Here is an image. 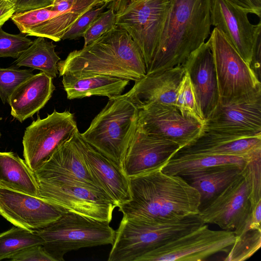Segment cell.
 Instances as JSON below:
<instances>
[{
	"label": "cell",
	"mask_w": 261,
	"mask_h": 261,
	"mask_svg": "<svg viewBox=\"0 0 261 261\" xmlns=\"http://www.w3.org/2000/svg\"><path fill=\"white\" fill-rule=\"evenodd\" d=\"M38 197L67 212L110 223L116 205L103 192L68 180L37 181Z\"/></svg>",
	"instance_id": "cell-10"
},
{
	"label": "cell",
	"mask_w": 261,
	"mask_h": 261,
	"mask_svg": "<svg viewBox=\"0 0 261 261\" xmlns=\"http://www.w3.org/2000/svg\"><path fill=\"white\" fill-rule=\"evenodd\" d=\"M243 167H224L196 173L184 178L199 193L201 206L225 188L241 172Z\"/></svg>",
	"instance_id": "cell-29"
},
{
	"label": "cell",
	"mask_w": 261,
	"mask_h": 261,
	"mask_svg": "<svg viewBox=\"0 0 261 261\" xmlns=\"http://www.w3.org/2000/svg\"><path fill=\"white\" fill-rule=\"evenodd\" d=\"M34 173L37 181L71 180L106 194L91 174L72 137L58 147Z\"/></svg>",
	"instance_id": "cell-20"
},
{
	"label": "cell",
	"mask_w": 261,
	"mask_h": 261,
	"mask_svg": "<svg viewBox=\"0 0 261 261\" xmlns=\"http://www.w3.org/2000/svg\"><path fill=\"white\" fill-rule=\"evenodd\" d=\"M66 212L39 197L0 187V215L15 226L36 231Z\"/></svg>",
	"instance_id": "cell-15"
},
{
	"label": "cell",
	"mask_w": 261,
	"mask_h": 261,
	"mask_svg": "<svg viewBox=\"0 0 261 261\" xmlns=\"http://www.w3.org/2000/svg\"><path fill=\"white\" fill-rule=\"evenodd\" d=\"M131 199L119 207L123 218L153 222L176 221L197 215L198 191L183 177L159 169L129 177Z\"/></svg>",
	"instance_id": "cell-1"
},
{
	"label": "cell",
	"mask_w": 261,
	"mask_h": 261,
	"mask_svg": "<svg viewBox=\"0 0 261 261\" xmlns=\"http://www.w3.org/2000/svg\"><path fill=\"white\" fill-rule=\"evenodd\" d=\"M175 107L182 115L203 123L205 119L197 101L189 76L186 72L177 89Z\"/></svg>",
	"instance_id": "cell-32"
},
{
	"label": "cell",
	"mask_w": 261,
	"mask_h": 261,
	"mask_svg": "<svg viewBox=\"0 0 261 261\" xmlns=\"http://www.w3.org/2000/svg\"><path fill=\"white\" fill-rule=\"evenodd\" d=\"M202 132L238 139L261 136V87L229 101H218L205 119Z\"/></svg>",
	"instance_id": "cell-11"
},
{
	"label": "cell",
	"mask_w": 261,
	"mask_h": 261,
	"mask_svg": "<svg viewBox=\"0 0 261 261\" xmlns=\"http://www.w3.org/2000/svg\"><path fill=\"white\" fill-rule=\"evenodd\" d=\"M116 25V14L110 6L106 11L102 12L92 22L83 37L85 46L96 40L101 35Z\"/></svg>",
	"instance_id": "cell-37"
},
{
	"label": "cell",
	"mask_w": 261,
	"mask_h": 261,
	"mask_svg": "<svg viewBox=\"0 0 261 261\" xmlns=\"http://www.w3.org/2000/svg\"><path fill=\"white\" fill-rule=\"evenodd\" d=\"M169 8L149 74L184 63L210 34L212 0H169Z\"/></svg>",
	"instance_id": "cell-3"
},
{
	"label": "cell",
	"mask_w": 261,
	"mask_h": 261,
	"mask_svg": "<svg viewBox=\"0 0 261 261\" xmlns=\"http://www.w3.org/2000/svg\"><path fill=\"white\" fill-rule=\"evenodd\" d=\"M78 130L74 114L69 111L55 109L43 119H37L28 126L22 139L23 156L34 172L61 144Z\"/></svg>",
	"instance_id": "cell-12"
},
{
	"label": "cell",
	"mask_w": 261,
	"mask_h": 261,
	"mask_svg": "<svg viewBox=\"0 0 261 261\" xmlns=\"http://www.w3.org/2000/svg\"><path fill=\"white\" fill-rule=\"evenodd\" d=\"M53 41L38 37L14 61L17 67L25 66L38 69L54 78L59 73L57 65L61 59L55 51Z\"/></svg>",
	"instance_id": "cell-28"
},
{
	"label": "cell",
	"mask_w": 261,
	"mask_h": 261,
	"mask_svg": "<svg viewBox=\"0 0 261 261\" xmlns=\"http://www.w3.org/2000/svg\"><path fill=\"white\" fill-rule=\"evenodd\" d=\"M139 111L126 93L109 99L81 136L123 170L124 159L137 128Z\"/></svg>",
	"instance_id": "cell-4"
},
{
	"label": "cell",
	"mask_w": 261,
	"mask_h": 261,
	"mask_svg": "<svg viewBox=\"0 0 261 261\" xmlns=\"http://www.w3.org/2000/svg\"><path fill=\"white\" fill-rule=\"evenodd\" d=\"M115 0H103L104 3L108 4L111 2H113Z\"/></svg>",
	"instance_id": "cell-44"
},
{
	"label": "cell",
	"mask_w": 261,
	"mask_h": 261,
	"mask_svg": "<svg viewBox=\"0 0 261 261\" xmlns=\"http://www.w3.org/2000/svg\"><path fill=\"white\" fill-rule=\"evenodd\" d=\"M57 67L60 76L106 75L136 82L147 73L138 46L117 25L92 43L70 53Z\"/></svg>",
	"instance_id": "cell-2"
},
{
	"label": "cell",
	"mask_w": 261,
	"mask_h": 261,
	"mask_svg": "<svg viewBox=\"0 0 261 261\" xmlns=\"http://www.w3.org/2000/svg\"><path fill=\"white\" fill-rule=\"evenodd\" d=\"M33 70L0 67V98L4 104L9 102L11 95L20 84L34 75Z\"/></svg>",
	"instance_id": "cell-34"
},
{
	"label": "cell",
	"mask_w": 261,
	"mask_h": 261,
	"mask_svg": "<svg viewBox=\"0 0 261 261\" xmlns=\"http://www.w3.org/2000/svg\"><path fill=\"white\" fill-rule=\"evenodd\" d=\"M185 71L182 64L146 75L126 93L140 110L153 103L175 106L176 93Z\"/></svg>",
	"instance_id": "cell-21"
},
{
	"label": "cell",
	"mask_w": 261,
	"mask_h": 261,
	"mask_svg": "<svg viewBox=\"0 0 261 261\" xmlns=\"http://www.w3.org/2000/svg\"><path fill=\"white\" fill-rule=\"evenodd\" d=\"M179 149L177 144L147 134L137 126L124 159L123 171L129 178L162 169Z\"/></svg>",
	"instance_id": "cell-17"
},
{
	"label": "cell",
	"mask_w": 261,
	"mask_h": 261,
	"mask_svg": "<svg viewBox=\"0 0 261 261\" xmlns=\"http://www.w3.org/2000/svg\"><path fill=\"white\" fill-rule=\"evenodd\" d=\"M60 13L53 11L49 6L14 13L11 18L21 33L26 36L31 31L42 22Z\"/></svg>",
	"instance_id": "cell-35"
},
{
	"label": "cell",
	"mask_w": 261,
	"mask_h": 261,
	"mask_svg": "<svg viewBox=\"0 0 261 261\" xmlns=\"http://www.w3.org/2000/svg\"><path fill=\"white\" fill-rule=\"evenodd\" d=\"M225 261H243L252 256L261 246V229H249L236 236Z\"/></svg>",
	"instance_id": "cell-31"
},
{
	"label": "cell",
	"mask_w": 261,
	"mask_h": 261,
	"mask_svg": "<svg viewBox=\"0 0 261 261\" xmlns=\"http://www.w3.org/2000/svg\"><path fill=\"white\" fill-rule=\"evenodd\" d=\"M246 160L230 155L175 154L162 168L166 174L183 178L227 166L243 167Z\"/></svg>",
	"instance_id": "cell-25"
},
{
	"label": "cell",
	"mask_w": 261,
	"mask_h": 261,
	"mask_svg": "<svg viewBox=\"0 0 261 261\" xmlns=\"http://www.w3.org/2000/svg\"><path fill=\"white\" fill-rule=\"evenodd\" d=\"M103 3V0H76L69 9L42 22L26 36L43 37L58 42L80 17Z\"/></svg>",
	"instance_id": "cell-27"
},
{
	"label": "cell",
	"mask_w": 261,
	"mask_h": 261,
	"mask_svg": "<svg viewBox=\"0 0 261 261\" xmlns=\"http://www.w3.org/2000/svg\"><path fill=\"white\" fill-rule=\"evenodd\" d=\"M107 4L103 3L99 5L83 14L65 33L62 40L76 39L83 37L87 30Z\"/></svg>",
	"instance_id": "cell-38"
},
{
	"label": "cell",
	"mask_w": 261,
	"mask_h": 261,
	"mask_svg": "<svg viewBox=\"0 0 261 261\" xmlns=\"http://www.w3.org/2000/svg\"><path fill=\"white\" fill-rule=\"evenodd\" d=\"M207 42L213 56L219 92L218 101H229L261 87V82L249 65L220 30L214 28Z\"/></svg>",
	"instance_id": "cell-8"
},
{
	"label": "cell",
	"mask_w": 261,
	"mask_h": 261,
	"mask_svg": "<svg viewBox=\"0 0 261 261\" xmlns=\"http://www.w3.org/2000/svg\"><path fill=\"white\" fill-rule=\"evenodd\" d=\"M62 84L68 99L91 96H106L109 99L121 95L129 81L106 75L74 76L65 74Z\"/></svg>",
	"instance_id": "cell-24"
},
{
	"label": "cell",
	"mask_w": 261,
	"mask_h": 261,
	"mask_svg": "<svg viewBox=\"0 0 261 261\" xmlns=\"http://www.w3.org/2000/svg\"><path fill=\"white\" fill-rule=\"evenodd\" d=\"M249 13L228 0H212L211 25L227 37L244 60L249 65L253 50L261 35V21L252 24Z\"/></svg>",
	"instance_id": "cell-16"
},
{
	"label": "cell",
	"mask_w": 261,
	"mask_h": 261,
	"mask_svg": "<svg viewBox=\"0 0 261 261\" xmlns=\"http://www.w3.org/2000/svg\"><path fill=\"white\" fill-rule=\"evenodd\" d=\"M33 42L22 33L10 34L0 27V58L11 57L16 59Z\"/></svg>",
	"instance_id": "cell-36"
},
{
	"label": "cell",
	"mask_w": 261,
	"mask_h": 261,
	"mask_svg": "<svg viewBox=\"0 0 261 261\" xmlns=\"http://www.w3.org/2000/svg\"><path fill=\"white\" fill-rule=\"evenodd\" d=\"M261 35L258 36L252 52L249 66L257 80L261 82Z\"/></svg>",
	"instance_id": "cell-41"
},
{
	"label": "cell",
	"mask_w": 261,
	"mask_h": 261,
	"mask_svg": "<svg viewBox=\"0 0 261 261\" xmlns=\"http://www.w3.org/2000/svg\"><path fill=\"white\" fill-rule=\"evenodd\" d=\"M241 173L248 185L251 207L261 201V147L246 160Z\"/></svg>",
	"instance_id": "cell-33"
},
{
	"label": "cell",
	"mask_w": 261,
	"mask_h": 261,
	"mask_svg": "<svg viewBox=\"0 0 261 261\" xmlns=\"http://www.w3.org/2000/svg\"><path fill=\"white\" fill-rule=\"evenodd\" d=\"M0 187L38 197L34 172L24 160L11 151L0 152Z\"/></svg>",
	"instance_id": "cell-26"
},
{
	"label": "cell",
	"mask_w": 261,
	"mask_h": 261,
	"mask_svg": "<svg viewBox=\"0 0 261 261\" xmlns=\"http://www.w3.org/2000/svg\"><path fill=\"white\" fill-rule=\"evenodd\" d=\"M182 65L189 76L198 105L205 119L219 101L213 56L207 41L192 52Z\"/></svg>",
	"instance_id": "cell-19"
},
{
	"label": "cell",
	"mask_w": 261,
	"mask_h": 261,
	"mask_svg": "<svg viewBox=\"0 0 261 261\" xmlns=\"http://www.w3.org/2000/svg\"><path fill=\"white\" fill-rule=\"evenodd\" d=\"M72 139L92 177L116 207L129 201L132 198L129 178L124 171L87 143L79 130Z\"/></svg>",
	"instance_id": "cell-18"
},
{
	"label": "cell",
	"mask_w": 261,
	"mask_h": 261,
	"mask_svg": "<svg viewBox=\"0 0 261 261\" xmlns=\"http://www.w3.org/2000/svg\"><path fill=\"white\" fill-rule=\"evenodd\" d=\"M109 222L66 212L55 221L36 231L43 246L55 261L64 260L68 252L114 242L116 231Z\"/></svg>",
	"instance_id": "cell-6"
},
{
	"label": "cell",
	"mask_w": 261,
	"mask_h": 261,
	"mask_svg": "<svg viewBox=\"0 0 261 261\" xmlns=\"http://www.w3.org/2000/svg\"><path fill=\"white\" fill-rule=\"evenodd\" d=\"M2 119V117H0V121ZM1 130H0V138L1 137Z\"/></svg>",
	"instance_id": "cell-45"
},
{
	"label": "cell",
	"mask_w": 261,
	"mask_h": 261,
	"mask_svg": "<svg viewBox=\"0 0 261 261\" xmlns=\"http://www.w3.org/2000/svg\"><path fill=\"white\" fill-rule=\"evenodd\" d=\"M197 215L181 220L153 222L122 218L108 261H136L145 253L200 226Z\"/></svg>",
	"instance_id": "cell-5"
},
{
	"label": "cell",
	"mask_w": 261,
	"mask_h": 261,
	"mask_svg": "<svg viewBox=\"0 0 261 261\" xmlns=\"http://www.w3.org/2000/svg\"><path fill=\"white\" fill-rule=\"evenodd\" d=\"M15 13V6L11 0H0V27Z\"/></svg>",
	"instance_id": "cell-43"
},
{
	"label": "cell",
	"mask_w": 261,
	"mask_h": 261,
	"mask_svg": "<svg viewBox=\"0 0 261 261\" xmlns=\"http://www.w3.org/2000/svg\"><path fill=\"white\" fill-rule=\"evenodd\" d=\"M110 5L116 25L132 37L143 56L146 70L159 45L169 8V0H115Z\"/></svg>",
	"instance_id": "cell-7"
},
{
	"label": "cell",
	"mask_w": 261,
	"mask_h": 261,
	"mask_svg": "<svg viewBox=\"0 0 261 261\" xmlns=\"http://www.w3.org/2000/svg\"><path fill=\"white\" fill-rule=\"evenodd\" d=\"M137 126L144 133L177 144L180 149L197 139L203 123L182 115L173 106L153 103L140 109Z\"/></svg>",
	"instance_id": "cell-14"
},
{
	"label": "cell",
	"mask_w": 261,
	"mask_h": 261,
	"mask_svg": "<svg viewBox=\"0 0 261 261\" xmlns=\"http://www.w3.org/2000/svg\"><path fill=\"white\" fill-rule=\"evenodd\" d=\"M236 236L232 230H214L206 224L179 236L139 257L136 261H202L227 253Z\"/></svg>",
	"instance_id": "cell-9"
},
{
	"label": "cell",
	"mask_w": 261,
	"mask_h": 261,
	"mask_svg": "<svg viewBox=\"0 0 261 261\" xmlns=\"http://www.w3.org/2000/svg\"><path fill=\"white\" fill-rule=\"evenodd\" d=\"M249 13L253 14L260 17L261 0H228Z\"/></svg>",
	"instance_id": "cell-42"
},
{
	"label": "cell",
	"mask_w": 261,
	"mask_h": 261,
	"mask_svg": "<svg viewBox=\"0 0 261 261\" xmlns=\"http://www.w3.org/2000/svg\"><path fill=\"white\" fill-rule=\"evenodd\" d=\"M53 79L40 72L20 84L11 95L8 102L13 118L22 122L43 108L56 89Z\"/></svg>",
	"instance_id": "cell-22"
},
{
	"label": "cell",
	"mask_w": 261,
	"mask_h": 261,
	"mask_svg": "<svg viewBox=\"0 0 261 261\" xmlns=\"http://www.w3.org/2000/svg\"><path fill=\"white\" fill-rule=\"evenodd\" d=\"M259 147L261 136L238 139L202 132L197 139L175 154L230 155L246 160Z\"/></svg>",
	"instance_id": "cell-23"
},
{
	"label": "cell",
	"mask_w": 261,
	"mask_h": 261,
	"mask_svg": "<svg viewBox=\"0 0 261 261\" xmlns=\"http://www.w3.org/2000/svg\"><path fill=\"white\" fill-rule=\"evenodd\" d=\"M9 259L12 261H55L42 245L26 248Z\"/></svg>",
	"instance_id": "cell-39"
},
{
	"label": "cell",
	"mask_w": 261,
	"mask_h": 261,
	"mask_svg": "<svg viewBox=\"0 0 261 261\" xmlns=\"http://www.w3.org/2000/svg\"><path fill=\"white\" fill-rule=\"evenodd\" d=\"M250 210L249 191L241 171L225 188L200 207L197 216L203 224L236 231L242 227Z\"/></svg>",
	"instance_id": "cell-13"
},
{
	"label": "cell",
	"mask_w": 261,
	"mask_h": 261,
	"mask_svg": "<svg viewBox=\"0 0 261 261\" xmlns=\"http://www.w3.org/2000/svg\"><path fill=\"white\" fill-rule=\"evenodd\" d=\"M15 6V13L50 6L54 0H11Z\"/></svg>",
	"instance_id": "cell-40"
},
{
	"label": "cell",
	"mask_w": 261,
	"mask_h": 261,
	"mask_svg": "<svg viewBox=\"0 0 261 261\" xmlns=\"http://www.w3.org/2000/svg\"><path fill=\"white\" fill-rule=\"evenodd\" d=\"M43 244V240L36 231L15 226L0 233V260L9 259L29 247Z\"/></svg>",
	"instance_id": "cell-30"
}]
</instances>
